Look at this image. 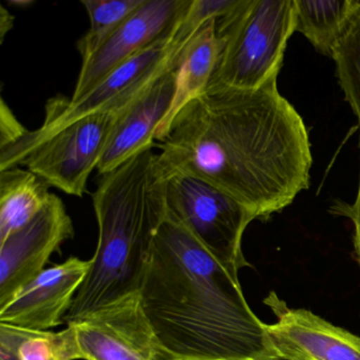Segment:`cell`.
<instances>
[{"mask_svg": "<svg viewBox=\"0 0 360 360\" xmlns=\"http://www.w3.org/2000/svg\"><path fill=\"white\" fill-rule=\"evenodd\" d=\"M73 237L72 219L63 200L52 193L28 224L0 242V309L45 271L52 255Z\"/></svg>", "mask_w": 360, "mask_h": 360, "instance_id": "30bf717a", "label": "cell"}, {"mask_svg": "<svg viewBox=\"0 0 360 360\" xmlns=\"http://www.w3.org/2000/svg\"><path fill=\"white\" fill-rule=\"evenodd\" d=\"M162 143L164 176L205 181L257 219L284 210L309 186V132L277 79L252 90L208 87L176 115Z\"/></svg>", "mask_w": 360, "mask_h": 360, "instance_id": "6da1fadb", "label": "cell"}, {"mask_svg": "<svg viewBox=\"0 0 360 360\" xmlns=\"http://www.w3.org/2000/svg\"><path fill=\"white\" fill-rule=\"evenodd\" d=\"M335 212L347 217L354 225V250L356 259L360 266V180L358 186L357 195L352 205L347 203H339L335 206Z\"/></svg>", "mask_w": 360, "mask_h": 360, "instance_id": "7402d4cb", "label": "cell"}, {"mask_svg": "<svg viewBox=\"0 0 360 360\" xmlns=\"http://www.w3.org/2000/svg\"><path fill=\"white\" fill-rule=\"evenodd\" d=\"M0 26H1V41H4V37H5L6 33L8 31L11 30L12 27H13V15L10 14L9 11L5 9V8H0Z\"/></svg>", "mask_w": 360, "mask_h": 360, "instance_id": "603a6c76", "label": "cell"}, {"mask_svg": "<svg viewBox=\"0 0 360 360\" xmlns=\"http://www.w3.org/2000/svg\"><path fill=\"white\" fill-rule=\"evenodd\" d=\"M165 178L168 218L188 229L231 275L238 277L240 269L248 265L242 250L244 231L257 217L205 181L181 172Z\"/></svg>", "mask_w": 360, "mask_h": 360, "instance_id": "8992f818", "label": "cell"}, {"mask_svg": "<svg viewBox=\"0 0 360 360\" xmlns=\"http://www.w3.org/2000/svg\"><path fill=\"white\" fill-rule=\"evenodd\" d=\"M219 56L217 20H210L193 33L178 54L176 91L172 107L155 134V141L163 142L176 115L191 101L207 90Z\"/></svg>", "mask_w": 360, "mask_h": 360, "instance_id": "5bb4252c", "label": "cell"}, {"mask_svg": "<svg viewBox=\"0 0 360 360\" xmlns=\"http://www.w3.org/2000/svg\"><path fill=\"white\" fill-rule=\"evenodd\" d=\"M68 328L75 360H172L145 315L139 292L71 322Z\"/></svg>", "mask_w": 360, "mask_h": 360, "instance_id": "ba28073f", "label": "cell"}, {"mask_svg": "<svg viewBox=\"0 0 360 360\" xmlns=\"http://www.w3.org/2000/svg\"><path fill=\"white\" fill-rule=\"evenodd\" d=\"M264 303L276 317L267 335L282 360H360V337L309 309H292L276 292Z\"/></svg>", "mask_w": 360, "mask_h": 360, "instance_id": "8fae6325", "label": "cell"}, {"mask_svg": "<svg viewBox=\"0 0 360 360\" xmlns=\"http://www.w3.org/2000/svg\"><path fill=\"white\" fill-rule=\"evenodd\" d=\"M294 32V0H238L217 20L219 56L208 87L252 90L276 81Z\"/></svg>", "mask_w": 360, "mask_h": 360, "instance_id": "277c9868", "label": "cell"}, {"mask_svg": "<svg viewBox=\"0 0 360 360\" xmlns=\"http://www.w3.org/2000/svg\"><path fill=\"white\" fill-rule=\"evenodd\" d=\"M188 3L189 0H145L108 39L84 58L70 100L83 98L113 71L172 35Z\"/></svg>", "mask_w": 360, "mask_h": 360, "instance_id": "9c48e42d", "label": "cell"}, {"mask_svg": "<svg viewBox=\"0 0 360 360\" xmlns=\"http://www.w3.org/2000/svg\"><path fill=\"white\" fill-rule=\"evenodd\" d=\"M90 266L91 261L71 257L62 264L46 269L0 309V323L34 330L65 323Z\"/></svg>", "mask_w": 360, "mask_h": 360, "instance_id": "7c38bea8", "label": "cell"}, {"mask_svg": "<svg viewBox=\"0 0 360 360\" xmlns=\"http://www.w3.org/2000/svg\"><path fill=\"white\" fill-rule=\"evenodd\" d=\"M181 46L182 44L176 43L170 35L113 71L83 98L77 101L64 96L50 98L46 104L43 125L39 129L29 130L18 143L0 150V170L20 167V162L33 147L77 120L127 108L176 64Z\"/></svg>", "mask_w": 360, "mask_h": 360, "instance_id": "5b68a950", "label": "cell"}, {"mask_svg": "<svg viewBox=\"0 0 360 360\" xmlns=\"http://www.w3.org/2000/svg\"><path fill=\"white\" fill-rule=\"evenodd\" d=\"M92 203L98 246L65 317L67 324L140 292L155 237L168 217L158 153L143 151L102 176Z\"/></svg>", "mask_w": 360, "mask_h": 360, "instance_id": "3957f363", "label": "cell"}, {"mask_svg": "<svg viewBox=\"0 0 360 360\" xmlns=\"http://www.w3.org/2000/svg\"><path fill=\"white\" fill-rule=\"evenodd\" d=\"M124 110L88 115L62 128L29 150L20 167L25 166L49 186L83 197Z\"/></svg>", "mask_w": 360, "mask_h": 360, "instance_id": "52a82bcc", "label": "cell"}, {"mask_svg": "<svg viewBox=\"0 0 360 360\" xmlns=\"http://www.w3.org/2000/svg\"><path fill=\"white\" fill-rule=\"evenodd\" d=\"M337 77L360 127V0L333 49Z\"/></svg>", "mask_w": 360, "mask_h": 360, "instance_id": "ac0fdd59", "label": "cell"}, {"mask_svg": "<svg viewBox=\"0 0 360 360\" xmlns=\"http://www.w3.org/2000/svg\"><path fill=\"white\" fill-rule=\"evenodd\" d=\"M51 195L49 185L30 170H0V242L28 224Z\"/></svg>", "mask_w": 360, "mask_h": 360, "instance_id": "9a60e30c", "label": "cell"}, {"mask_svg": "<svg viewBox=\"0 0 360 360\" xmlns=\"http://www.w3.org/2000/svg\"><path fill=\"white\" fill-rule=\"evenodd\" d=\"M141 303L172 360H282L231 275L182 224H162Z\"/></svg>", "mask_w": 360, "mask_h": 360, "instance_id": "7a4b0ae2", "label": "cell"}, {"mask_svg": "<svg viewBox=\"0 0 360 360\" xmlns=\"http://www.w3.org/2000/svg\"><path fill=\"white\" fill-rule=\"evenodd\" d=\"M295 32L304 35L320 53L332 58L356 0L304 1L294 0Z\"/></svg>", "mask_w": 360, "mask_h": 360, "instance_id": "2e32d148", "label": "cell"}, {"mask_svg": "<svg viewBox=\"0 0 360 360\" xmlns=\"http://www.w3.org/2000/svg\"><path fill=\"white\" fill-rule=\"evenodd\" d=\"M145 0H82L89 16L90 28L77 43L82 60L94 53Z\"/></svg>", "mask_w": 360, "mask_h": 360, "instance_id": "d6986e66", "label": "cell"}, {"mask_svg": "<svg viewBox=\"0 0 360 360\" xmlns=\"http://www.w3.org/2000/svg\"><path fill=\"white\" fill-rule=\"evenodd\" d=\"M29 130L20 124L4 98L0 103V149L18 143Z\"/></svg>", "mask_w": 360, "mask_h": 360, "instance_id": "44dd1931", "label": "cell"}, {"mask_svg": "<svg viewBox=\"0 0 360 360\" xmlns=\"http://www.w3.org/2000/svg\"><path fill=\"white\" fill-rule=\"evenodd\" d=\"M176 64L178 58L172 68L155 79L122 112L98 164L100 176L109 174L128 160L155 146V134L174 101Z\"/></svg>", "mask_w": 360, "mask_h": 360, "instance_id": "4fadbf2b", "label": "cell"}, {"mask_svg": "<svg viewBox=\"0 0 360 360\" xmlns=\"http://www.w3.org/2000/svg\"><path fill=\"white\" fill-rule=\"evenodd\" d=\"M238 0H189L188 6L174 29L172 39L176 43L184 44L193 33L206 22L220 20L226 15Z\"/></svg>", "mask_w": 360, "mask_h": 360, "instance_id": "ffe728a7", "label": "cell"}, {"mask_svg": "<svg viewBox=\"0 0 360 360\" xmlns=\"http://www.w3.org/2000/svg\"><path fill=\"white\" fill-rule=\"evenodd\" d=\"M0 360H73L70 330L53 333L0 323Z\"/></svg>", "mask_w": 360, "mask_h": 360, "instance_id": "e0dca14e", "label": "cell"}]
</instances>
